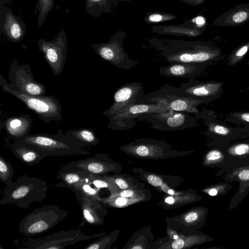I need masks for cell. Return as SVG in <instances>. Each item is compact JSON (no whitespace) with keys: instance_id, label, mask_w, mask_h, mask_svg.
<instances>
[{"instance_id":"obj_48","label":"cell","mask_w":249,"mask_h":249,"mask_svg":"<svg viewBox=\"0 0 249 249\" xmlns=\"http://www.w3.org/2000/svg\"><path fill=\"white\" fill-rule=\"evenodd\" d=\"M132 249H142V247L140 246H135L132 248Z\"/></svg>"},{"instance_id":"obj_4","label":"cell","mask_w":249,"mask_h":249,"mask_svg":"<svg viewBox=\"0 0 249 249\" xmlns=\"http://www.w3.org/2000/svg\"><path fill=\"white\" fill-rule=\"evenodd\" d=\"M135 103L160 104L169 110L198 114V106L203 103L189 96L181 88L165 84L158 90L144 95Z\"/></svg>"},{"instance_id":"obj_41","label":"cell","mask_w":249,"mask_h":249,"mask_svg":"<svg viewBox=\"0 0 249 249\" xmlns=\"http://www.w3.org/2000/svg\"><path fill=\"white\" fill-rule=\"evenodd\" d=\"M184 3L191 6L202 4L207 0H180Z\"/></svg>"},{"instance_id":"obj_46","label":"cell","mask_w":249,"mask_h":249,"mask_svg":"<svg viewBox=\"0 0 249 249\" xmlns=\"http://www.w3.org/2000/svg\"><path fill=\"white\" fill-rule=\"evenodd\" d=\"M165 202L172 204L174 202V199L172 197H168L165 200Z\"/></svg>"},{"instance_id":"obj_37","label":"cell","mask_w":249,"mask_h":249,"mask_svg":"<svg viewBox=\"0 0 249 249\" xmlns=\"http://www.w3.org/2000/svg\"><path fill=\"white\" fill-rule=\"evenodd\" d=\"M208 128L210 132L221 136L228 135L231 132V130L229 128L212 123L208 124Z\"/></svg>"},{"instance_id":"obj_36","label":"cell","mask_w":249,"mask_h":249,"mask_svg":"<svg viewBox=\"0 0 249 249\" xmlns=\"http://www.w3.org/2000/svg\"><path fill=\"white\" fill-rule=\"evenodd\" d=\"M111 234L107 235L89 244L84 248V249H102L107 248L111 242Z\"/></svg>"},{"instance_id":"obj_28","label":"cell","mask_w":249,"mask_h":249,"mask_svg":"<svg viewBox=\"0 0 249 249\" xmlns=\"http://www.w3.org/2000/svg\"><path fill=\"white\" fill-rule=\"evenodd\" d=\"M226 155L230 158L227 159L228 160L222 169L240 159L249 157V143H240L233 144L227 149Z\"/></svg>"},{"instance_id":"obj_51","label":"cell","mask_w":249,"mask_h":249,"mask_svg":"<svg viewBox=\"0 0 249 249\" xmlns=\"http://www.w3.org/2000/svg\"><path fill=\"white\" fill-rule=\"evenodd\" d=\"M247 64L248 65H249V60L247 62Z\"/></svg>"},{"instance_id":"obj_52","label":"cell","mask_w":249,"mask_h":249,"mask_svg":"<svg viewBox=\"0 0 249 249\" xmlns=\"http://www.w3.org/2000/svg\"><path fill=\"white\" fill-rule=\"evenodd\" d=\"M248 89H249V87L248 88Z\"/></svg>"},{"instance_id":"obj_43","label":"cell","mask_w":249,"mask_h":249,"mask_svg":"<svg viewBox=\"0 0 249 249\" xmlns=\"http://www.w3.org/2000/svg\"><path fill=\"white\" fill-rule=\"evenodd\" d=\"M115 183L121 189H125L128 188V185L123 179L118 178L115 179Z\"/></svg>"},{"instance_id":"obj_33","label":"cell","mask_w":249,"mask_h":249,"mask_svg":"<svg viewBox=\"0 0 249 249\" xmlns=\"http://www.w3.org/2000/svg\"><path fill=\"white\" fill-rule=\"evenodd\" d=\"M226 155L220 150L213 149L210 150L205 156V161L207 164L215 165L216 167H220L223 164V167L226 161Z\"/></svg>"},{"instance_id":"obj_1","label":"cell","mask_w":249,"mask_h":249,"mask_svg":"<svg viewBox=\"0 0 249 249\" xmlns=\"http://www.w3.org/2000/svg\"><path fill=\"white\" fill-rule=\"evenodd\" d=\"M147 41L150 47L170 63H203L209 66L223 58L221 50L209 41L156 37Z\"/></svg>"},{"instance_id":"obj_12","label":"cell","mask_w":249,"mask_h":249,"mask_svg":"<svg viewBox=\"0 0 249 249\" xmlns=\"http://www.w3.org/2000/svg\"><path fill=\"white\" fill-rule=\"evenodd\" d=\"M169 109L160 104L134 103L129 105L109 119L107 125L110 129L124 130L133 128L135 125V119L150 113L164 112Z\"/></svg>"},{"instance_id":"obj_17","label":"cell","mask_w":249,"mask_h":249,"mask_svg":"<svg viewBox=\"0 0 249 249\" xmlns=\"http://www.w3.org/2000/svg\"><path fill=\"white\" fill-rule=\"evenodd\" d=\"M112 164L105 155L95 154L91 157L77 161H71L63 166L59 171H83L102 176L112 171Z\"/></svg>"},{"instance_id":"obj_13","label":"cell","mask_w":249,"mask_h":249,"mask_svg":"<svg viewBox=\"0 0 249 249\" xmlns=\"http://www.w3.org/2000/svg\"><path fill=\"white\" fill-rule=\"evenodd\" d=\"M222 173L226 172L223 178L231 183L237 181L239 188L232 197L229 205L230 210L235 208L245 197L249 192V157L240 159L222 169Z\"/></svg>"},{"instance_id":"obj_30","label":"cell","mask_w":249,"mask_h":249,"mask_svg":"<svg viewBox=\"0 0 249 249\" xmlns=\"http://www.w3.org/2000/svg\"><path fill=\"white\" fill-rule=\"evenodd\" d=\"M176 15L162 12H149L145 15L143 20L148 24H157L175 19Z\"/></svg>"},{"instance_id":"obj_29","label":"cell","mask_w":249,"mask_h":249,"mask_svg":"<svg viewBox=\"0 0 249 249\" xmlns=\"http://www.w3.org/2000/svg\"><path fill=\"white\" fill-rule=\"evenodd\" d=\"M54 0H37L36 10L38 11L37 26L40 27L44 22L49 12L54 6Z\"/></svg>"},{"instance_id":"obj_32","label":"cell","mask_w":249,"mask_h":249,"mask_svg":"<svg viewBox=\"0 0 249 249\" xmlns=\"http://www.w3.org/2000/svg\"><path fill=\"white\" fill-rule=\"evenodd\" d=\"M249 51V41L234 49L227 58L229 66L236 65L240 62Z\"/></svg>"},{"instance_id":"obj_20","label":"cell","mask_w":249,"mask_h":249,"mask_svg":"<svg viewBox=\"0 0 249 249\" xmlns=\"http://www.w3.org/2000/svg\"><path fill=\"white\" fill-rule=\"evenodd\" d=\"M249 21V3L239 4L225 11L213 21L218 27H235Z\"/></svg>"},{"instance_id":"obj_39","label":"cell","mask_w":249,"mask_h":249,"mask_svg":"<svg viewBox=\"0 0 249 249\" xmlns=\"http://www.w3.org/2000/svg\"><path fill=\"white\" fill-rule=\"evenodd\" d=\"M148 182L154 186H159L162 183V180L160 178L155 175H150L147 178Z\"/></svg>"},{"instance_id":"obj_47","label":"cell","mask_w":249,"mask_h":249,"mask_svg":"<svg viewBox=\"0 0 249 249\" xmlns=\"http://www.w3.org/2000/svg\"><path fill=\"white\" fill-rule=\"evenodd\" d=\"M168 193L170 194V195H174V192L173 190H169L168 191Z\"/></svg>"},{"instance_id":"obj_3","label":"cell","mask_w":249,"mask_h":249,"mask_svg":"<svg viewBox=\"0 0 249 249\" xmlns=\"http://www.w3.org/2000/svg\"><path fill=\"white\" fill-rule=\"evenodd\" d=\"M6 185L0 205L14 204L24 210L32 203H41L46 198L48 189L46 181L26 174Z\"/></svg>"},{"instance_id":"obj_23","label":"cell","mask_w":249,"mask_h":249,"mask_svg":"<svg viewBox=\"0 0 249 249\" xmlns=\"http://www.w3.org/2000/svg\"><path fill=\"white\" fill-rule=\"evenodd\" d=\"M11 151L16 157L28 166L40 162L44 157L32 148L15 141Z\"/></svg>"},{"instance_id":"obj_45","label":"cell","mask_w":249,"mask_h":249,"mask_svg":"<svg viewBox=\"0 0 249 249\" xmlns=\"http://www.w3.org/2000/svg\"><path fill=\"white\" fill-rule=\"evenodd\" d=\"M134 192L132 190H125L120 193V196L122 197H128L132 196Z\"/></svg>"},{"instance_id":"obj_2","label":"cell","mask_w":249,"mask_h":249,"mask_svg":"<svg viewBox=\"0 0 249 249\" xmlns=\"http://www.w3.org/2000/svg\"><path fill=\"white\" fill-rule=\"evenodd\" d=\"M15 141L33 148L44 158L47 156L89 155L90 153L75 140L64 134L61 130L57 134H29L15 139Z\"/></svg>"},{"instance_id":"obj_50","label":"cell","mask_w":249,"mask_h":249,"mask_svg":"<svg viewBox=\"0 0 249 249\" xmlns=\"http://www.w3.org/2000/svg\"><path fill=\"white\" fill-rule=\"evenodd\" d=\"M131 0H121V1H126V2H128Z\"/></svg>"},{"instance_id":"obj_6","label":"cell","mask_w":249,"mask_h":249,"mask_svg":"<svg viewBox=\"0 0 249 249\" xmlns=\"http://www.w3.org/2000/svg\"><path fill=\"white\" fill-rule=\"evenodd\" d=\"M68 215L55 205H45L34 209L19 222L18 231L28 237L41 234L54 227Z\"/></svg>"},{"instance_id":"obj_7","label":"cell","mask_w":249,"mask_h":249,"mask_svg":"<svg viewBox=\"0 0 249 249\" xmlns=\"http://www.w3.org/2000/svg\"><path fill=\"white\" fill-rule=\"evenodd\" d=\"M126 36L124 31L119 30L108 42L91 44L90 46L102 59L113 66L121 69L129 70L135 67L139 62L130 58L124 49L123 42Z\"/></svg>"},{"instance_id":"obj_24","label":"cell","mask_w":249,"mask_h":249,"mask_svg":"<svg viewBox=\"0 0 249 249\" xmlns=\"http://www.w3.org/2000/svg\"><path fill=\"white\" fill-rule=\"evenodd\" d=\"M65 134L85 148L99 143V139L95 132L88 128L70 129Z\"/></svg>"},{"instance_id":"obj_35","label":"cell","mask_w":249,"mask_h":249,"mask_svg":"<svg viewBox=\"0 0 249 249\" xmlns=\"http://www.w3.org/2000/svg\"><path fill=\"white\" fill-rule=\"evenodd\" d=\"M232 187V186H230L227 182L217 183L211 186L208 189L207 193L211 196L223 195Z\"/></svg>"},{"instance_id":"obj_10","label":"cell","mask_w":249,"mask_h":249,"mask_svg":"<svg viewBox=\"0 0 249 249\" xmlns=\"http://www.w3.org/2000/svg\"><path fill=\"white\" fill-rule=\"evenodd\" d=\"M37 45L44 54L53 74L55 76L60 75L67 59L68 41L65 30L61 28L56 37L51 41L44 38L38 40Z\"/></svg>"},{"instance_id":"obj_14","label":"cell","mask_w":249,"mask_h":249,"mask_svg":"<svg viewBox=\"0 0 249 249\" xmlns=\"http://www.w3.org/2000/svg\"><path fill=\"white\" fill-rule=\"evenodd\" d=\"M144 95L143 87L140 82L126 83L119 87L113 95V103L103 114L109 119Z\"/></svg>"},{"instance_id":"obj_26","label":"cell","mask_w":249,"mask_h":249,"mask_svg":"<svg viewBox=\"0 0 249 249\" xmlns=\"http://www.w3.org/2000/svg\"><path fill=\"white\" fill-rule=\"evenodd\" d=\"M86 11L91 16L98 18L103 13L112 12L110 0H85Z\"/></svg>"},{"instance_id":"obj_8","label":"cell","mask_w":249,"mask_h":249,"mask_svg":"<svg viewBox=\"0 0 249 249\" xmlns=\"http://www.w3.org/2000/svg\"><path fill=\"white\" fill-rule=\"evenodd\" d=\"M137 120L147 123L153 129L161 131H178L198 125L196 118L188 113L172 110L143 114Z\"/></svg>"},{"instance_id":"obj_34","label":"cell","mask_w":249,"mask_h":249,"mask_svg":"<svg viewBox=\"0 0 249 249\" xmlns=\"http://www.w3.org/2000/svg\"><path fill=\"white\" fill-rule=\"evenodd\" d=\"M181 24L187 27L199 29L204 32L206 30L207 22L204 17L198 16L185 21Z\"/></svg>"},{"instance_id":"obj_5","label":"cell","mask_w":249,"mask_h":249,"mask_svg":"<svg viewBox=\"0 0 249 249\" xmlns=\"http://www.w3.org/2000/svg\"><path fill=\"white\" fill-rule=\"evenodd\" d=\"M0 85L3 91L21 101L44 122L49 123L62 119L61 106L55 96L33 95L14 90L9 87L1 74H0Z\"/></svg>"},{"instance_id":"obj_22","label":"cell","mask_w":249,"mask_h":249,"mask_svg":"<svg viewBox=\"0 0 249 249\" xmlns=\"http://www.w3.org/2000/svg\"><path fill=\"white\" fill-rule=\"evenodd\" d=\"M152 32L158 34L167 35L177 36L195 37L201 36L203 31L179 25H162L151 27Z\"/></svg>"},{"instance_id":"obj_18","label":"cell","mask_w":249,"mask_h":249,"mask_svg":"<svg viewBox=\"0 0 249 249\" xmlns=\"http://www.w3.org/2000/svg\"><path fill=\"white\" fill-rule=\"evenodd\" d=\"M76 196L82 213V220L79 227L82 228L86 223L95 226L103 225L106 210L102 201L79 195Z\"/></svg>"},{"instance_id":"obj_44","label":"cell","mask_w":249,"mask_h":249,"mask_svg":"<svg viewBox=\"0 0 249 249\" xmlns=\"http://www.w3.org/2000/svg\"><path fill=\"white\" fill-rule=\"evenodd\" d=\"M127 200L126 198V197L122 196L117 198L115 201V204L118 206L125 205L127 203Z\"/></svg>"},{"instance_id":"obj_21","label":"cell","mask_w":249,"mask_h":249,"mask_svg":"<svg viewBox=\"0 0 249 249\" xmlns=\"http://www.w3.org/2000/svg\"><path fill=\"white\" fill-rule=\"evenodd\" d=\"M32 124L31 116L28 114L8 118L5 122V128L8 134L15 139L29 134Z\"/></svg>"},{"instance_id":"obj_16","label":"cell","mask_w":249,"mask_h":249,"mask_svg":"<svg viewBox=\"0 0 249 249\" xmlns=\"http://www.w3.org/2000/svg\"><path fill=\"white\" fill-rule=\"evenodd\" d=\"M27 31L24 21L16 16L9 7L0 6V32L12 42H18L23 38Z\"/></svg>"},{"instance_id":"obj_42","label":"cell","mask_w":249,"mask_h":249,"mask_svg":"<svg viewBox=\"0 0 249 249\" xmlns=\"http://www.w3.org/2000/svg\"><path fill=\"white\" fill-rule=\"evenodd\" d=\"M184 246V242L180 239H177L174 241L172 244V247L174 249H180L183 248Z\"/></svg>"},{"instance_id":"obj_53","label":"cell","mask_w":249,"mask_h":249,"mask_svg":"<svg viewBox=\"0 0 249 249\" xmlns=\"http://www.w3.org/2000/svg\"></svg>"},{"instance_id":"obj_38","label":"cell","mask_w":249,"mask_h":249,"mask_svg":"<svg viewBox=\"0 0 249 249\" xmlns=\"http://www.w3.org/2000/svg\"><path fill=\"white\" fill-rule=\"evenodd\" d=\"M206 212V211L204 213L202 211L200 212L196 211L191 212L185 215L184 219L188 223L196 221L199 219V217H201L204 214L207 213Z\"/></svg>"},{"instance_id":"obj_9","label":"cell","mask_w":249,"mask_h":249,"mask_svg":"<svg viewBox=\"0 0 249 249\" xmlns=\"http://www.w3.org/2000/svg\"><path fill=\"white\" fill-rule=\"evenodd\" d=\"M105 232L87 235L79 229L68 231H61L41 239L28 238L24 249H64L79 241L93 238L100 237Z\"/></svg>"},{"instance_id":"obj_40","label":"cell","mask_w":249,"mask_h":249,"mask_svg":"<svg viewBox=\"0 0 249 249\" xmlns=\"http://www.w3.org/2000/svg\"><path fill=\"white\" fill-rule=\"evenodd\" d=\"M233 116L237 117L238 120L249 124V112H236L234 113Z\"/></svg>"},{"instance_id":"obj_25","label":"cell","mask_w":249,"mask_h":249,"mask_svg":"<svg viewBox=\"0 0 249 249\" xmlns=\"http://www.w3.org/2000/svg\"><path fill=\"white\" fill-rule=\"evenodd\" d=\"M88 177L77 183L66 186L65 188L71 189L75 196L79 195L89 198H93L101 200V198L99 196V189L93 187L89 183L87 179Z\"/></svg>"},{"instance_id":"obj_49","label":"cell","mask_w":249,"mask_h":249,"mask_svg":"<svg viewBox=\"0 0 249 249\" xmlns=\"http://www.w3.org/2000/svg\"><path fill=\"white\" fill-rule=\"evenodd\" d=\"M174 239H178V235H175V236H174Z\"/></svg>"},{"instance_id":"obj_27","label":"cell","mask_w":249,"mask_h":249,"mask_svg":"<svg viewBox=\"0 0 249 249\" xmlns=\"http://www.w3.org/2000/svg\"><path fill=\"white\" fill-rule=\"evenodd\" d=\"M91 173L83 171H59L57 178L62 182L56 184L57 187H65L73 185L88 177Z\"/></svg>"},{"instance_id":"obj_15","label":"cell","mask_w":249,"mask_h":249,"mask_svg":"<svg viewBox=\"0 0 249 249\" xmlns=\"http://www.w3.org/2000/svg\"><path fill=\"white\" fill-rule=\"evenodd\" d=\"M223 84L216 81L199 82L194 79L181 83V88L189 96L207 104L218 98L222 93Z\"/></svg>"},{"instance_id":"obj_19","label":"cell","mask_w":249,"mask_h":249,"mask_svg":"<svg viewBox=\"0 0 249 249\" xmlns=\"http://www.w3.org/2000/svg\"><path fill=\"white\" fill-rule=\"evenodd\" d=\"M208 66L203 63H171L160 67L159 72L166 77L191 79L202 73Z\"/></svg>"},{"instance_id":"obj_31","label":"cell","mask_w":249,"mask_h":249,"mask_svg":"<svg viewBox=\"0 0 249 249\" xmlns=\"http://www.w3.org/2000/svg\"><path fill=\"white\" fill-rule=\"evenodd\" d=\"M15 171L11 163L0 155V180L6 185L12 181Z\"/></svg>"},{"instance_id":"obj_11","label":"cell","mask_w":249,"mask_h":249,"mask_svg":"<svg viewBox=\"0 0 249 249\" xmlns=\"http://www.w3.org/2000/svg\"><path fill=\"white\" fill-rule=\"evenodd\" d=\"M8 77L11 83L7 84L14 90L33 95H45L44 85L35 80L29 64L19 65L17 60H14L10 66Z\"/></svg>"}]
</instances>
